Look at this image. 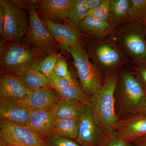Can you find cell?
<instances>
[{
  "instance_id": "cell-1",
  "label": "cell",
  "mask_w": 146,
  "mask_h": 146,
  "mask_svg": "<svg viewBox=\"0 0 146 146\" xmlns=\"http://www.w3.org/2000/svg\"><path fill=\"white\" fill-rule=\"evenodd\" d=\"M119 75L116 71L110 74L104 82L101 91L91 100L94 117L104 133L112 131L119 118L116 112V87Z\"/></svg>"
},
{
  "instance_id": "cell-2",
  "label": "cell",
  "mask_w": 146,
  "mask_h": 146,
  "mask_svg": "<svg viewBox=\"0 0 146 146\" xmlns=\"http://www.w3.org/2000/svg\"><path fill=\"white\" fill-rule=\"evenodd\" d=\"M119 86L116 107L119 119L138 114L146 96L143 85L131 72L124 71L120 77Z\"/></svg>"
},
{
  "instance_id": "cell-3",
  "label": "cell",
  "mask_w": 146,
  "mask_h": 146,
  "mask_svg": "<svg viewBox=\"0 0 146 146\" xmlns=\"http://www.w3.org/2000/svg\"><path fill=\"white\" fill-rule=\"evenodd\" d=\"M68 52L74 59L80 86L91 100L99 94L103 86L104 81L102 79L99 70L91 62L89 55L81 44L71 47Z\"/></svg>"
},
{
  "instance_id": "cell-4",
  "label": "cell",
  "mask_w": 146,
  "mask_h": 146,
  "mask_svg": "<svg viewBox=\"0 0 146 146\" xmlns=\"http://www.w3.org/2000/svg\"><path fill=\"white\" fill-rule=\"evenodd\" d=\"M8 43L3 49L1 56V67L7 74H13L47 56L41 51L26 43Z\"/></svg>"
},
{
  "instance_id": "cell-5",
  "label": "cell",
  "mask_w": 146,
  "mask_h": 146,
  "mask_svg": "<svg viewBox=\"0 0 146 146\" xmlns=\"http://www.w3.org/2000/svg\"><path fill=\"white\" fill-rule=\"evenodd\" d=\"M29 28L24 43L41 51L48 56L59 54L60 45L50 33L39 17L35 6L29 10Z\"/></svg>"
},
{
  "instance_id": "cell-6",
  "label": "cell",
  "mask_w": 146,
  "mask_h": 146,
  "mask_svg": "<svg viewBox=\"0 0 146 146\" xmlns=\"http://www.w3.org/2000/svg\"><path fill=\"white\" fill-rule=\"evenodd\" d=\"M5 14V22L2 37L6 42H20L26 36L29 23L25 12L13 1L1 0Z\"/></svg>"
},
{
  "instance_id": "cell-7",
  "label": "cell",
  "mask_w": 146,
  "mask_h": 146,
  "mask_svg": "<svg viewBox=\"0 0 146 146\" xmlns=\"http://www.w3.org/2000/svg\"><path fill=\"white\" fill-rule=\"evenodd\" d=\"M120 31L118 39L138 65L146 64V37L141 22H131Z\"/></svg>"
},
{
  "instance_id": "cell-8",
  "label": "cell",
  "mask_w": 146,
  "mask_h": 146,
  "mask_svg": "<svg viewBox=\"0 0 146 146\" xmlns=\"http://www.w3.org/2000/svg\"><path fill=\"white\" fill-rule=\"evenodd\" d=\"M0 142L7 146H47L43 137L27 126L2 120Z\"/></svg>"
},
{
  "instance_id": "cell-9",
  "label": "cell",
  "mask_w": 146,
  "mask_h": 146,
  "mask_svg": "<svg viewBox=\"0 0 146 146\" xmlns=\"http://www.w3.org/2000/svg\"><path fill=\"white\" fill-rule=\"evenodd\" d=\"M103 133L95 119L92 104H84L78 119L76 142L82 146H98Z\"/></svg>"
},
{
  "instance_id": "cell-10",
  "label": "cell",
  "mask_w": 146,
  "mask_h": 146,
  "mask_svg": "<svg viewBox=\"0 0 146 146\" xmlns=\"http://www.w3.org/2000/svg\"><path fill=\"white\" fill-rule=\"evenodd\" d=\"M112 131L128 143L146 136V116L134 114L120 118L113 126Z\"/></svg>"
},
{
  "instance_id": "cell-11",
  "label": "cell",
  "mask_w": 146,
  "mask_h": 146,
  "mask_svg": "<svg viewBox=\"0 0 146 146\" xmlns=\"http://www.w3.org/2000/svg\"><path fill=\"white\" fill-rule=\"evenodd\" d=\"M42 20V19H41ZM60 47L68 51L71 47L80 45V35L75 26L42 20Z\"/></svg>"
},
{
  "instance_id": "cell-12",
  "label": "cell",
  "mask_w": 146,
  "mask_h": 146,
  "mask_svg": "<svg viewBox=\"0 0 146 146\" xmlns=\"http://www.w3.org/2000/svg\"><path fill=\"white\" fill-rule=\"evenodd\" d=\"M57 108V104L50 109L31 110L26 126L44 139L53 132Z\"/></svg>"
},
{
  "instance_id": "cell-13",
  "label": "cell",
  "mask_w": 146,
  "mask_h": 146,
  "mask_svg": "<svg viewBox=\"0 0 146 146\" xmlns=\"http://www.w3.org/2000/svg\"><path fill=\"white\" fill-rule=\"evenodd\" d=\"M31 110L21 102L14 99L1 98V120L26 126Z\"/></svg>"
},
{
  "instance_id": "cell-14",
  "label": "cell",
  "mask_w": 146,
  "mask_h": 146,
  "mask_svg": "<svg viewBox=\"0 0 146 146\" xmlns=\"http://www.w3.org/2000/svg\"><path fill=\"white\" fill-rule=\"evenodd\" d=\"M51 87L61 99L76 101L92 104V102L77 82L60 78L55 75L49 79Z\"/></svg>"
},
{
  "instance_id": "cell-15",
  "label": "cell",
  "mask_w": 146,
  "mask_h": 146,
  "mask_svg": "<svg viewBox=\"0 0 146 146\" xmlns=\"http://www.w3.org/2000/svg\"><path fill=\"white\" fill-rule=\"evenodd\" d=\"M72 0H43L37 5L36 11L42 20L57 23L66 20L68 9Z\"/></svg>"
},
{
  "instance_id": "cell-16",
  "label": "cell",
  "mask_w": 146,
  "mask_h": 146,
  "mask_svg": "<svg viewBox=\"0 0 146 146\" xmlns=\"http://www.w3.org/2000/svg\"><path fill=\"white\" fill-rule=\"evenodd\" d=\"M93 56L102 68L113 69L124 61V58L112 43L106 42L98 45L93 50Z\"/></svg>"
},
{
  "instance_id": "cell-17",
  "label": "cell",
  "mask_w": 146,
  "mask_h": 146,
  "mask_svg": "<svg viewBox=\"0 0 146 146\" xmlns=\"http://www.w3.org/2000/svg\"><path fill=\"white\" fill-rule=\"evenodd\" d=\"M50 89L29 91L27 99L21 103L30 110L33 111L52 108L57 104L60 98Z\"/></svg>"
},
{
  "instance_id": "cell-18",
  "label": "cell",
  "mask_w": 146,
  "mask_h": 146,
  "mask_svg": "<svg viewBox=\"0 0 146 146\" xmlns=\"http://www.w3.org/2000/svg\"><path fill=\"white\" fill-rule=\"evenodd\" d=\"M29 90L16 76L6 74L0 80V97L14 99L21 102L27 97Z\"/></svg>"
},
{
  "instance_id": "cell-19",
  "label": "cell",
  "mask_w": 146,
  "mask_h": 146,
  "mask_svg": "<svg viewBox=\"0 0 146 146\" xmlns=\"http://www.w3.org/2000/svg\"><path fill=\"white\" fill-rule=\"evenodd\" d=\"M11 74L16 76L29 91L52 88L49 79L32 65L20 69Z\"/></svg>"
},
{
  "instance_id": "cell-20",
  "label": "cell",
  "mask_w": 146,
  "mask_h": 146,
  "mask_svg": "<svg viewBox=\"0 0 146 146\" xmlns=\"http://www.w3.org/2000/svg\"><path fill=\"white\" fill-rule=\"evenodd\" d=\"M131 0H111L108 22L112 28L129 21Z\"/></svg>"
},
{
  "instance_id": "cell-21",
  "label": "cell",
  "mask_w": 146,
  "mask_h": 146,
  "mask_svg": "<svg viewBox=\"0 0 146 146\" xmlns=\"http://www.w3.org/2000/svg\"><path fill=\"white\" fill-rule=\"evenodd\" d=\"M79 30L91 36L99 37L107 34L112 27L108 22L86 16L77 26Z\"/></svg>"
},
{
  "instance_id": "cell-22",
  "label": "cell",
  "mask_w": 146,
  "mask_h": 146,
  "mask_svg": "<svg viewBox=\"0 0 146 146\" xmlns=\"http://www.w3.org/2000/svg\"><path fill=\"white\" fill-rule=\"evenodd\" d=\"M84 104L76 101L60 99L57 104V118L78 119Z\"/></svg>"
},
{
  "instance_id": "cell-23",
  "label": "cell",
  "mask_w": 146,
  "mask_h": 146,
  "mask_svg": "<svg viewBox=\"0 0 146 146\" xmlns=\"http://www.w3.org/2000/svg\"><path fill=\"white\" fill-rule=\"evenodd\" d=\"M53 132L61 137L75 140L78 132V119H56Z\"/></svg>"
},
{
  "instance_id": "cell-24",
  "label": "cell",
  "mask_w": 146,
  "mask_h": 146,
  "mask_svg": "<svg viewBox=\"0 0 146 146\" xmlns=\"http://www.w3.org/2000/svg\"><path fill=\"white\" fill-rule=\"evenodd\" d=\"M89 11L85 0H72L68 9L66 20L70 23L77 27L87 16Z\"/></svg>"
},
{
  "instance_id": "cell-25",
  "label": "cell",
  "mask_w": 146,
  "mask_h": 146,
  "mask_svg": "<svg viewBox=\"0 0 146 146\" xmlns=\"http://www.w3.org/2000/svg\"><path fill=\"white\" fill-rule=\"evenodd\" d=\"M60 56V53L48 56L44 59L37 61L32 66L49 79L54 74L55 67Z\"/></svg>"
},
{
  "instance_id": "cell-26",
  "label": "cell",
  "mask_w": 146,
  "mask_h": 146,
  "mask_svg": "<svg viewBox=\"0 0 146 146\" xmlns=\"http://www.w3.org/2000/svg\"><path fill=\"white\" fill-rule=\"evenodd\" d=\"M129 21L146 22V0H131Z\"/></svg>"
},
{
  "instance_id": "cell-27",
  "label": "cell",
  "mask_w": 146,
  "mask_h": 146,
  "mask_svg": "<svg viewBox=\"0 0 146 146\" xmlns=\"http://www.w3.org/2000/svg\"><path fill=\"white\" fill-rule=\"evenodd\" d=\"M111 0H103L101 3L96 8L88 11L87 16L103 21L108 22Z\"/></svg>"
},
{
  "instance_id": "cell-28",
  "label": "cell",
  "mask_w": 146,
  "mask_h": 146,
  "mask_svg": "<svg viewBox=\"0 0 146 146\" xmlns=\"http://www.w3.org/2000/svg\"><path fill=\"white\" fill-rule=\"evenodd\" d=\"M98 146H135L118 137L113 131L103 133Z\"/></svg>"
},
{
  "instance_id": "cell-29",
  "label": "cell",
  "mask_w": 146,
  "mask_h": 146,
  "mask_svg": "<svg viewBox=\"0 0 146 146\" xmlns=\"http://www.w3.org/2000/svg\"><path fill=\"white\" fill-rule=\"evenodd\" d=\"M44 140L47 146H81L75 141L61 137L54 132L46 136Z\"/></svg>"
},
{
  "instance_id": "cell-30",
  "label": "cell",
  "mask_w": 146,
  "mask_h": 146,
  "mask_svg": "<svg viewBox=\"0 0 146 146\" xmlns=\"http://www.w3.org/2000/svg\"><path fill=\"white\" fill-rule=\"evenodd\" d=\"M54 73L55 75L60 78L70 81L74 80L69 72L67 63L61 57L58 59L56 63L55 67Z\"/></svg>"
},
{
  "instance_id": "cell-31",
  "label": "cell",
  "mask_w": 146,
  "mask_h": 146,
  "mask_svg": "<svg viewBox=\"0 0 146 146\" xmlns=\"http://www.w3.org/2000/svg\"><path fill=\"white\" fill-rule=\"evenodd\" d=\"M131 72L141 82L146 90V64L133 67Z\"/></svg>"
},
{
  "instance_id": "cell-32",
  "label": "cell",
  "mask_w": 146,
  "mask_h": 146,
  "mask_svg": "<svg viewBox=\"0 0 146 146\" xmlns=\"http://www.w3.org/2000/svg\"><path fill=\"white\" fill-rule=\"evenodd\" d=\"M5 22V14L2 5L0 3V34L2 35L3 32Z\"/></svg>"
},
{
  "instance_id": "cell-33",
  "label": "cell",
  "mask_w": 146,
  "mask_h": 146,
  "mask_svg": "<svg viewBox=\"0 0 146 146\" xmlns=\"http://www.w3.org/2000/svg\"><path fill=\"white\" fill-rule=\"evenodd\" d=\"M86 7L88 10L96 8L101 3L103 0H85Z\"/></svg>"
},
{
  "instance_id": "cell-34",
  "label": "cell",
  "mask_w": 146,
  "mask_h": 146,
  "mask_svg": "<svg viewBox=\"0 0 146 146\" xmlns=\"http://www.w3.org/2000/svg\"><path fill=\"white\" fill-rule=\"evenodd\" d=\"M138 114H142L146 116V96L141 103L138 110Z\"/></svg>"
},
{
  "instance_id": "cell-35",
  "label": "cell",
  "mask_w": 146,
  "mask_h": 146,
  "mask_svg": "<svg viewBox=\"0 0 146 146\" xmlns=\"http://www.w3.org/2000/svg\"><path fill=\"white\" fill-rule=\"evenodd\" d=\"M132 144L135 146H146V136L137 139Z\"/></svg>"
},
{
  "instance_id": "cell-36",
  "label": "cell",
  "mask_w": 146,
  "mask_h": 146,
  "mask_svg": "<svg viewBox=\"0 0 146 146\" xmlns=\"http://www.w3.org/2000/svg\"><path fill=\"white\" fill-rule=\"evenodd\" d=\"M142 23V24H143V27L144 32H145V35L146 37V22H143V23Z\"/></svg>"
},
{
  "instance_id": "cell-37",
  "label": "cell",
  "mask_w": 146,
  "mask_h": 146,
  "mask_svg": "<svg viewBox=\"0 0 146 146\" xmlns=\"http://www.w3.org/2000/svg\"><path fill=\"white\" fill-rule=\"evenodd\" d=\"M7 146V145H6Z\"/></svg>"
}]
</instances>
